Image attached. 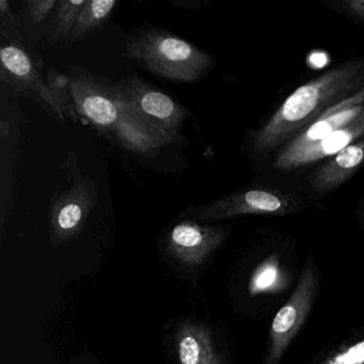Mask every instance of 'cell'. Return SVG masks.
<instances>
[{"label": "cell", "instance_id": "5", "mask_svg": "<svg viewBox=\"0 0 364 364\" xmlns=\"http://www.w3.org/2000/svg\"><path fill=\"white\" fill-rule=\"evenodd\" d=\"M298 201L291 196L272 189H251L221 198L208 204L196 218L223 220L244 215H287L294 212Z\"/></svg>", "mask_w": 364, "mask_h": 364}, {"label": "cell", "instance_id": "15", "mask_svg": "<svg viewBox=\"0 0 364 364\" xmlns=\"http://www.w3.org/2000/svg\"><path fill=\"white\" fill-rule=\"evenodd\" d=\"M285 276L277 253L266 257L255 268L249 280L248 291L251 296L266 295L281 291L284 287Z\"/></svg>", "mask_w": 364, "mask_h": 364}, {"label": "cell", "instance_id": "20", "mask_svg": "<svg viewBox=\"0 0 364 364\" xmlns=\"http://www.w3.org/2000/svg\"><path fill=\"white\" fill-rule=\"evenodd\" d=\"M343 5L358 18H364V0H349V1H345Z\"/></svg>", "mask_w": 364, "mask_h": 364}, {"label": "cell", "instance_id": "6", "mask_svg": "<svg viewBox=\"0 0 364 364\" xmlns=\"http://www.w3.org/2000/svg\"><path fill=\"white\" fill-rule=\"evenodd\" d=\"M70 92L76 109L101 129H112L121 117V107L109 87L92 76L77 74L69 77Z\"/></svg>", "mask_w": 364, "mask_h": 364}, {"label": "cell", "instance_id": "4", "mask_svg": "<svg viewBox=\"0 0 364 364\" xmlns=\"http://www.w3.org/2000/svg\"><path fill=\"white\" fill-rule=\"evenodd\" d=\"M317 291L314 266L306 265L289 299L272 319L265 364H279L310 314Z\"/></svg>", "mask_w": 364, "mask_h": 364}, {"label": "cell", "instance_id": "17", "mask_svg": "<svg viewBox=\"0 0 364 364\" xmlns=\"http://www.w3.org/2000/svg\"><path fill=\"white\" fill-rule=\"evenodd\" d=\"M50 95L54 99L55 103L60 108L61 112H69L71 109L70 100H72L70 92L69 77L59 74L56 70L50 68L48 74V82H46Z\"/></svg>", "mask_w": 364, "mask_h": 364}, {"label": "cell", "instance_id": "1", "mask_svg": "<svg viewBox=\"0 0 364 364\" xmlns=\"http://www.w3.org/2000/svg\"><path fill=\"white\" fill-rule=\"evenodd\" d=\"M363 86L364 60H353L299 87L259 129L255 136V149L266 152L280 146Z\"/></svg>", "mask_w": 364, "mask_h": 364}, {"label": "cell", "instance_id": "7", "mask_svg": "<svg viewBox=\"0 0 364 364\" xmlns=\"http://www.w3.org/2000/svg\"><path fill=\"white\" fill-rule=\"evenodd\" d=\"M225 238L223 228L183 221L168 234L167 248L170 255L185 265L198 266L206 261Z\"/></svg>", "mask_w": 364, "mask_h": 364}, {"label": "cell", "instance_id": "10", "mask_svg": "<svg viewBox=\"0 0 364 364\" xmlns=\"http://www.w3.org/2000/svg\"><path fill=\"white\" fill-rule=\"evenodd\" d=\"M0 59L1 73L8 82L16 85L18 88L37 93L39 99L54 112L55 116L58 117L61 121L65 120V116L55 103L48 85L43 82L28 55L22 48L14 46H3L0 50Z\"/></svg>", "mask_w": 364, "mask_h": 364}, {"label": "cell", "instance_id": "9", "mask_svg": "<svg viewBox=\"0 0 364 364\" xmlns=\"http://www.w3.org/2000/svg\"><path fill=\"white\" fill-rule=\"evenodd\" d=\"M364 135V112L353 122L333 132L316 144L304 146L291 154H280L276 161V168L291 170L314 163L325 157L333 156L343 149L353 144L357 138Z\"/></svg>", "mask_w": 364, "mask_h": 364}, {"label": "cell", "instance_id": "3", "mask_svg": "<svg viewBox=\"0 0 364 364\" xmlns=\"http://www.w3.org/2000/svg\"><path fill=\"white\" fill-rule=\"evenodd\" d=\"M109 87L121 107L173 141L189 112L173 99L140 78H127Z\"/></svg>", "mask_w": 364, "mask_h": 364}, {"label": "cell", "instance_id": "21", "mask_svg": "<svg viewBox=\"0 0 364 364\" xmlns=\"http://www.w3.org/2000/svg\"><path fill=\"white\" fill-rule=\"evenodd\" d=\"M311 65L314 68H321L327 63V56L323 53H315L310 57Z\"/></svg>", "mask_w": 364, "mask_h": 364}, {"label": "cell", "instance_id": "11", "mask_svg": "<svg viewBox=\"0 0 364 364\" xmlns=\"http://www.w3.org/2000/svg\"><path fill=\"white\" fill-rule=\"evenodd\" d=\"M176 349L180 364H223L210 329L201 323H183L176 331Z\"/></svg>", "mask_w": 364, "mask_h": 364}, {"label": "cell", "instance_id": "16", "mask_svg": "<svg viewBox=\"0 0 364 364\" xmlns=\"http://www.w3.org/2000/svg\"><path fill=\"white\" fill-rule=\"evenodd\" d=\"M87 0H61L55 22V41L69 39Z\"/></svg>", "mask_w": 364, "mask_h": 364}, {"label": "cell", "instance_id": "19", "mask_svg": "<svg viewBox=\"0 0 364 364\" xmlns=\"http://www.w3.org/2000/svg\"><path fill=\"white\" fill-rule=\"evenodd\" d=\"M58 4L57 0H29L27 1L31 23L37 25L46 20V16Z\"/></svg>", "mask_w": 364, "mask_h": 364}, {"label": "cell", "instance_id": "13", "mask_svg": "<svg viewBox=\"0 0 364 364\" xmlns=\"http://www.w3.org/2000/svg\"><path fill=\"white\" fill-rule=\"evenodd\" d=\"M364 163V140L343 149L333 159L321 166L313 178L318 191H329L350 178Z\"/></svg>", "mask_w": 364, "mask_h": 364}, {"label": "cell", "instance_id": "18", "mask_svg": "<svg viewBox=\"0 0 364 364\" xmlns=\"http://www.w3.org/2000/svg\"><path fill=\"white\" fill-rule=\"evenodd\" d=\"M321 364H364V338L328 355Z\"/></svg>", "mask_w": 364, "mask_h": 364}, {"label": "cell", "instance_id": "2", "mask_svg": "<svg viewBox=\"0 0 364 364\" xmlns=\"http://www.w3.org/2000/svg\"><path fill=\"white\" fill-rule=\"evenodd\" d=\"M127 54L155 75L182 82L201 80L214 65L208 53L157 29L134 37L127 44Z\"/></svg>", "mask_w": 364, "mask_h": 364}, {"label": "cell", "instance_id": "8", "mask_svg": "<svg viewBox=\"0 0 364 364\" xmlns=\"http://www.w3.org/2000/svg\"><path fill=\"white\" fill-rule=\"evenodd\" d=\"M95 204V197L82 185L73 187L57 201L50 213L53 244L59 245L80 233Z\"/></svg>", "mask_w": 364, "mask_h": 364}, {"label": "cell", "instance_id": "14", "mask_svg": "<svg viewBox=\"0 0 364 364\" xmlns=\"http://www.w3.org/2000/svg\"><path fill=\"white\" fill-rule=\"evenodd\" d=\"M117 4L116 0H87L75 27L67 40L68 44L80 41L103 27L104 22L114 11Z\"/></svg>", "mask_w": 364, "mask_h": 364}, {"label": "cell", "instance_id": "12", "mask_svg": "<svg viewBox=\"0 0 364 364\" xmlns=\"http://www.w3.org/2000/svg\"><path fill=\"white\" fill-rule=\"evenodd\" d=\"M112 131L125 149L139 155L153 154L171 142L163 134L122 107L120 119Z\"/></svg>", "mask_w": 364, "mask_h": 364}]
</instances>
